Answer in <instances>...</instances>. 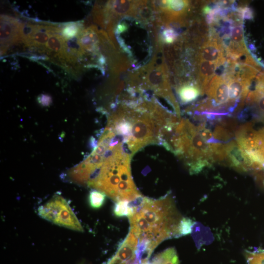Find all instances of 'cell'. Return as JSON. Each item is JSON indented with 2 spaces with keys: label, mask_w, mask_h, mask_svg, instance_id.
<instances>
[{
  "label": "cell",
  "mask_w": 264,
  "mask_h": 264,
  "mask_svg": "<svg viewBox=\"0 0 264 264\" xmlns=\"http://www.w3.org/2000/svg\"><path fill=\"white\" fill-rule=\"evenodd\" d=\"M131 157L119 138L104 132L92 153L70 169L66 178L99 191L116 202L134 201L142 196L132 176Z\"/></svg>",
  "instance_id": "1"
},
{
  "label": "cell",
  "mask_w": 264,
  "mask_h": 264,
  "mask_svg": "<svg viewBox=\"0 0 264 264\" xmlns=\"http://www.w3.org/2000/svg\"><path fill=\"white\" fill-rule=\"evenodd\" d=\"M80 25L75 22L65 23L61 28V35L65 40L74 37L81 31Z\"/></svg>",
  "instance_id": "15"
},
{
  "label": "cell",
  "mask_w": 264,
  "mask_h": 264,
  "mask_svg": "<svg viewBox=\"0 0 264 264\" xmlns=\"http://www.w3.org/2000/svg\"><path fill=\"white\" fill-rule=\"evenodd\" d=\"M138 242L136 236L129 231L107 264H140L138 255Z\"/></svg>",
  "instance_id": "5"
},
{
  "label": "cell",
  "mask_w": 264,
  "mask_h": 264,
  "mask_svg": "<svg viewBox=\"0 0 264 264\" xmlns=\"http://www.w3.org/2000/svg\"><path fill=\"white\" fill-rule=\"evenodd\" d=\"M224 147L225 158L231 166L243 170L250 167L254 168L253 163L238 143L232 141Z\"/></svg>",
  "instance_id": "7"
},
{
  "label": "cell",
  "mask_w": 264,
  "mask_h": 264,
  "mask_svg": "<svg viewBox=\"0 0 264 264\" xmlns=\"http://www.w3.org/2000/svg\"><path fill=\"white\" fill-rule=\"evenodd\" d=\"M105 195L96 190H92L89 194V202L90 206L93 208H99L104 203Z\"/></svg>",
  "instance_id": "16"
},
{
  "label": "cell",
  "mask_w": 264,
  "mask_h": 264,
  "mask_svg": "<svg viewBox=\"0 0 264 264\" xmlns=\"http://www.w3.org/2000/svg\"><path fill=\"white\" fill-rule=\"evenodd\" d=\"M193 222L190 219L183 218L179 224V233L180 235L189 234L191 232Z\"/></svg>",
  "instance_id": "18"
},
{
  "label": "cell",
  "mask_w": 264,
  "mask_h": 264,
  "mask_svg": "<svg viewBox=\"0 0 264 264\" xmlns=\"http://www.w3.org/2000/svg\"><path fill=\"white\" fill-rule=\"evenodd\" d=\"M201 61H206L217 65L222 62V53L219 45L215 42H209L204 44L200 50Z\"/></svg>",
  "instance_id": "9"
},
{
  "label": "cell",
  "mask_w": 264,
  "mask_h": 264,
  "mask_svg": "<svg viewBox=\"0 0 264 264\" xmlns=\"http://www.w3.org/2000/svg\"><path fill=\"white\" fill-rule=\"evenodd\" d=\"M39 102L43 106H48L51 102V98L48 95L45 94H42L38 97Z\"/></svg>",
  "instance_id": "21"
},
{
  "label": "cell",
  "mask_w": 264,
  "mask_h": 264,
  "mask_svg": "<svg viewBox=\"0 0 264 264\" xmlns=\"http://www.w3.org/2000/svg\"><path fill=\"white\" fill-rule=\"evenodd\" d=\"M216 67L217 64L213 62L200 61L199 65V78L202 89H206L209 81L213 78Z\"/></svg>",
  "instance_id": "11"
},
{
  "label": "cell",
  "mask_w": 264,
  "mask_h": 264,
  "mask_svg": "<svg viewBox=\"0 0 264 264\" xmlns=\"http://www.w3.org/2000/svg\"><path fill=\"white\" fill-rule=\"evenodd\" d=\"M179 259L174 247L168 248L156 255L151 264H179Z\"/></svg>",
  "instance_id": "12"
},
{
  "label": "cell",
  "mask_w": 264,
  "mask_h": 264,
  "mask_svg": "<svg viewBox=\"0 0 264 264\" xmlns=\"http://www.w3.org/2000/svg\"><path fill=\"white\" fill-rule=\"evenodd\" d=\"M206 90L212 104L219 105L229 102V84L221 77H214Z\"/></svg>",
  "instance_id": "8"
},
{
  "label": "cell",
  "mask_w": 264,
  "mask_h": 264,
  "mask_svg": "<svg viewBox=\"0 0 264 264\" xmlns=\"http://www.w3.org/2000/svg\"><path fill=\"white\" fill-rule=\"evenodd\" d=\"M126 200L119 201L115 204L113 212L114 215L118 217H128L132 216L134 212V206Z\"/></svg>",
  "instance_id": "14"
},
{
  "label": "cell",
  "mask_w": 264,
  "mask_h": 264,
  "mask_svg": "<svg viewBox=\"0 0 264 264\" xmlns=\"http://www.w3.org/2000/svg\"><path fill=\"white\" fill-rule=\"evenodd\" d=\"M249 80H239L234 79L230 80L229 84V102L238 100L242 95L245 96L248 91Z\"/></svg>",
  "instance_id": "10"
},
{
  "label": "cell",
  "mask_w": 264,
  "mask_h": 264,
  "mask_svg": "<svg viewBox=\"0 0 264 264\" xmlns=\"http://www.w3.org/2000/svg\"><path fill=\"white\" fill-rule=\"evenodd\" d=\"M177 92L181 102L184 104L190 103L199 96V88L190 84L184 85L179 87Z\"/></svg>",
  "instance_id": "13"
},
{
  "label": "cell",
  "mask_w": 264,
  "mask_h": 264,
  "mask_svg": "<svg viewBox=\"0 0 264 264\" xmlns=\"http://www.w3.org/2000/svg\"><path fill=\"white\" fill-rule=\"evenodd\" d=\"M129 217L130 232L138 239V249L149 260L154 249L163 241L179 236L182 220L170 195L158 199L143 197L137 199Z\"/></svg>",
  "instance_id": "3"
},
{
  "label": "cell",
  "mask_w": 264,
  "mask_h": 264,
  "mask_svg": "<svg viewBox=\"0 0 264 264\" xmlns=\"http://www.w3.org/2000/svg\"><path fill=\"white\" fill-rule=\"evenodd\" d=\"M260 113L264 115V94L258 92L257 97L255 100Z\"/></svg>",
  "instance_id": "19"
},
{
  "label": "cell",
  "mask_w": 264,
  "mask_h": 264,
  "mask_svg": "<svg viewBox=\"0 0 264 264\" xmlns=\"http://www.w3.org/2000/svg\"><path fill=\"white\" fill-rule=\"evenodd\" d=\"M243 30L240 25H237L234 27L231 32V39L232 41L241 46L243 45Z\"/></svg>",
  "instance_id": "17"
},
{
  "label": "cell",
  "mask_w": 264,
  "mask_h": 264,
  "mask_svg": "<svg viewBox=\"0 0 264 264\" xmlns=\"http://www.w3.org/2000/svg\"><path fill=\"white\" fill-rule=\"evenodd\" d=\"M164 39L167 43H172L175 38L174 31L170 29H166L163 32Z\"/></svg>",
  "instance_id": "20"
},
{
  "label": "cell",
  "mask_w": 264,
  "mask_h": 264,
  "mask_svg": "<svg viewBox=\"0 0 264 264\" xmlns=\"http://www.w3.org/2000/svg\"><path fill=\"white\" fill-rule=\"evenodd\" d=\"M21 23L16 19L2 15L0 18L1 54L6 52L10 45L21 41Z\"/></svg>",
  "instance_id": "6"
},
{
  "label": "cell",
  "mask_w": 264,
  "mask_h": 264,
  "mask_svg": "<svg viewBox=\"0 0 264 264\" xmlns=\"http://www.w3.org/2000/svg\"><path fill=\"white\" fill-rule=\"evenodd\" d=\"M179 118L154 98L126 101L109 116L106 128L122 141L132 156L149 145H162L163 140Z\"/></svg>",
  "instance_id": "2"
},
{
  "label": "cell",
  "mask_w": 264,
  "mask_h": 264,
  "mask_svg": "<svg viewBox=\"0 0 264 264\" xmlns=\"http://www.w3.org/2000/svg\"><path fill=\"white\" fill-rule=\"evenodd\" d=\"M38 214L43 219L58 225L75 231L83 228L66 200L60 195H55L40 206Z\"/></svg>",
  "instance_id": "4"
}]
</instances>
